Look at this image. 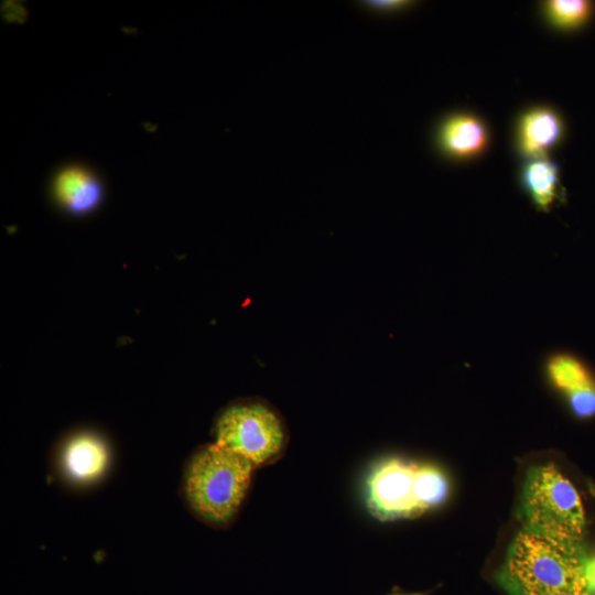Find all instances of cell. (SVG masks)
I'll use <instances>...</instances> for the list:
<instances>
[{
	"label": "cell",
	"mask_w": 595,
	"mask_h": 595,
	"mask_svg": "<svg viewBox=\"0 0 595 595\" xmlns=\"http://www.w3.org/2000/svg\"><path fill=\"white\" fill-rule=\"evenodd\" d=\"M581 542L522 529L510 543L499 582L510 595H591Z\"/></svg>",
	"instance_id": "6da1fadb"
},
{
	"label": "cell",
	"mask_w": 595,
	"mask_h": 595,
	"mask_svg": "<svg viewBox=\"0 0 595 595\" xmlns=\"http://www.w3.org/2000/svg\"><path fill=\"white\" fill-rule=\"evenodd\" d=\"M415 2L408 0H368L359 1V7L372 13H396L411 8Z\"/></svg>",
	"instance_id": "9a60e30c"
},
{
	"label": "cell",
	"mask_w": 595,
	"mask_h": 595,
	"mask_svg": "<svg viewBox=\"0 0 595 595\" xmlns=\"http://www.w3.org/2000/svg\"><path fill=\"white\" fill-rule=\"evenodd\" d=\"M448 494L445 474L433 465H418L415 472V496L421 511L442 504Z\"/></svg>",
	"instance_id": "7c38bea8"
},
{
	"label": "cell",
	"mask_w": 595,
	"mask_h": 595,
	"mask_svg": "<svg viewBox=\"0 0 595 595\" xmlns=\"http://www.w3.org/2000/svg\"><path fill=\"white\" fill-rule=\"evenodd\" d=\"M547 12L556 25L572 28L587 18L589 3L583 0H553L547 3Z\"/></svg>",
	"instance_id": "4fadbf2b"
},
{
	"label": "cell",
	"mask_w": 595,
	"mask_h": 595,
	"mask_svg": "<svg viewBox=\"0 0 595 595\" xmlns=\"http://www.w3.org/2000/svg\"><path fill=\"white\" fill-rule=\"evenodd\" d=\"M284 441L280 418L260 402L234 404L216 422L215 443L244 456L255 467L273 459Z\"/></svg>",
	"instance_id": "277c9868"
},
{
	"label": "cell",
	"mask_w": 595,
	"mask_h": 595,
	"mask_svg": "<svg viewBox=\"0 0 595 595\" xmlns=\"http://www.w3.org/2000/svg\"><path fill=\"white\" fill-rule=\"evenodd\" d=\"M390 595H425L424 593H408V594H404V593H393V594H390Z\"/></svg>",
	"instance_id": "e0dca14e"
},
{
	"label": "cell",
	"mask_w": 595,
	"mask_h": 595,
	"mask_svg": "<svg viewBox=\"0 0 595 595\" xmlns=\"http://www.w3.org/2000/svg\"><path fill=\"white\" fill-rule=\"evenodd\" d=\"M255 466L216 443L199 448L184 474V494L192 510L213 524H225L238 512Z\"/></svg>",
	"instance_id": "7a4b0ae2"
},
{
	"label": "cell",
	"mask_w": 595,
	"mask_h": 595,
	"mask_svg": "<svg viewBox=\"0 0 595 595\" xmlns=\"http://www.w3.org/2000/svg\"><path fill=\"white\" fill-rule=\"evenodd\" d=\"M109 457V450L100 437L80 433L66 443L62 452V466L73 482L90 483L105 473Z\"/></svg>",
	"instance_id": "52a82bcc"
},
{
	"label": "cell",
	"mask_w": 595,
	"mask_h": 595,
	"mask_svg": "<svg viewBox=\"0 0 595 595\" xmlns=\"http://www.w3.org/2000/svg\"><path fill=\"white\" fill-rule=\"evenodd\" d=\"M562 134L559 116L548 108H534L527 111L519 120V151L529 159L545 156Z\"/></svg>",
	"instance_id": "9c48e42d"
},
{
	"label": "cell",
	"mask_w": 595,
	"mask_h": 595,
	"mask_svg": "<svg viewBox=\"0 0 595 595\" xmlns=\"http://www.w3.org/2000/svg\"><path fill=\"white\" fill-rule=\"evenodd\" d=\"M586 580L591 595H595V555L586 561Z\"/></svg>",
	"instance_id": "2e32d148"
},
{
	"label": "cell",
	"mask_w": 595,
	"mask_h": 595,
	"mask_svg": "<svg viewBox=\"0 0 595 595\" xmlns=\"http://www.w3.org/2000/svg\"><path fill=\"white\" fill-rule=\"evenodd\" d=\"M524 529L550 538L581 542L586 519L573 484L553 465L529 469L521 496Z\"/></svg>",
	"instance_id": "3957f363"
},
{
	"label": "cell",
	"mask_w": 595,
	"mask_h": 595,
	"mask_svg": "<svg viewBox=\"0 0 595 595\" xmlns=\"http://www.w3.org/2000/svg\"><path fill=\"white\" fill-rule=\"evenodd\" d=\"M57 203L68 213L83 215L94 210L102 199V185L93 172L80 165L61 170L54 182Z\"/></svg>",
	"instance_id": "8992f818"
},
{
	"label": "cell",
	"mask_w": 595,
	"mask_h": 595,
	"mask_svg": "<svg viewBox=\"0 0 595 595\" xmlns=\"http://www.w3.org/2000/svg\"><path fill=\"white\" fill-rule=\"evenodd\" d=\"M418 464L389 458L378 464L367 480V505L380 520L422 513L415 496Z\"/></svg>",
	"instance_id": "5b68a950"
},
{
	"label": "cell",
	"mask_w": 595,
	"mask_h": 595,
	"mask_svg": "<svg viewBox=\"0 0 595 595\" xmlns=\"http://www.w3.org/2000/svg\"><path fill=\"white\" fill-rule=\"evenodd\" d=\"M566 400L576 416L585 419L595 415V385Z\"/></svg>",
	"instance_id": "5bb4252c"
},
{
	"label": "cell",
	"mask_w": 595,
	"mask_h": 595,
	"mask_svg": "<svg viewBox=\"0 0 595 595\" xmlns=\"http://www.w3.org/2000/svg\"><path fill=\"white\" fill-rule=\"evenodd\" d=\"M520 183L541 212H549L560 198L559 170L545 156L530 159L520 174Z\"/></svg>",
	"instance_id": "30bf717a"
},
{
	"label": "cell",
	"mask_w": 595,
	"mask_h": 595,
	"mask_svg": "<svg viewBox=\"0 0 595 595\" xmlns=\"http://www.w3.org/2000/svg\"><path fill=\"white\" fill-rule=\"evenodd\" d=\"M485 125L470 115H454L445 119L437 129L436 144L452 158H468L480 153L487 145Z\"/></svg>",
	"instance_id": "ba28073f"
},
{
	"label": "cell",
	"mask_w": 595,
	"mask_h": 595,
	"mask_svg": "<svg viewBox=\"0 0 595 595\" xmlns=\"http://www.w3.org/2000/svg\"><path fill=\"white\" fill-rule=\"evenodd\" d=\"M545 377L566 399L594 386L591 370L576 357L566 353H554L544 363Z\"/></svg>",
	"instance_id": "8fae6325"
}]
</instances>
